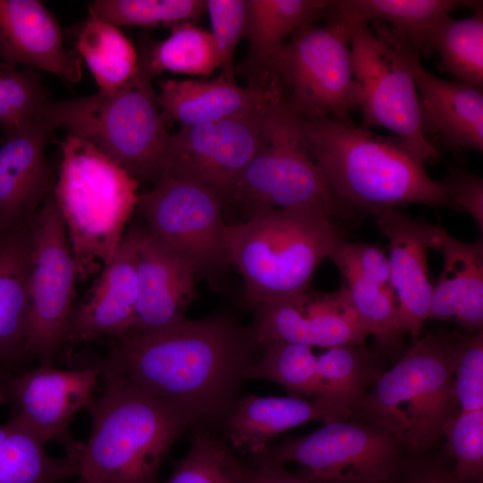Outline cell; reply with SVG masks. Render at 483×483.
<instances>
[{
	"label": "cell",
	"instance_id": "cell-1",
	"mask_svg": "<svg viewBox=\"0 0 483 483\" xmlns=\"http://www.w3.org/2000/svg\"><path fill=\"white\" fill-rule=\"evenodd\" d=\"M261 346L225 314L185 318L164 330L110 341L100 356L74 355L104 381L128 382L188 408L200 421H226Z\"/></svg>",
	"mask_w": 483,
	"mask_h": 483
},
{
	"label": "cell",
	"instance_id": "cell-2",
	"mask_svg": "<svg viewBox=\"0 0 483 483\" xmlns=\"http://www.w3.org/2000/svg\"><path fill=\"white\" fill-rule=\"evenodd\" d=\"M301 118L305 143L340 218L376 215L411 203L450 206L396 138L331 118Z\"/></svg>",
	"mask_w": 483,
	"mask_h": 483
},
{
	"label": "cell",
	"instance_id": "cell-3",
	"mask_svg": "<svg viewBox=\"0 0 483 483\" xmlns=\"http://www.w3.org/2000/svg\"><path fill=\"white\" fill-rule=\"evenodd\" d=\"M87 409L91 429L75 458L81 483H157L174 442L199 423L185 406L121 380L105 381Z\"/></svg>",
	"mask_w": 483,
	"mask_h": 483
},
{
	"label": "cell",
	"instance_id": "cell-4",
	"mask_svg": "<svg viewBox=\"0 0 483 483\" xmlns=\"http://www.w3.org/2000/svg\"><path fill=\"white\" fill-rule=\"evenodd\" d=\"M465 336L438 330L417 338L381 373L351 418L384 429L410 452L438 445L445 426L461 411L453 381Z\"/></svg>",
	"mask_w": 483,
	"mask_h": 483
},
{
	"label": "cell",
	"instance_id": "cell-5",
	"mask_svg": "<svg viewBox=\"0 0 483 483\" xmlns=\"http://www.w3.org/2000/svg\"><path fill=\"white\" fill-rule=\"evenodd\" d=\"M333 218L315 208H262L228 225L231 264L250 309L309 289L318 267L344 240Z\"/></svg>",
	"mask_w": 483,
	"mask_h": 483
},
{
	"label": "cell",
	"instance_id": "cell-6",
	"mask_svg": "<svg viewBox=\"0 0 483 483\" xmlns=\"http://www.w3.org/2000/svg\"><path fill=\"white\" fill-rule=\"evenodd\" d=\"M59 145L52 196L84 281L115 254L136 210L139 182L84 137L69 132Z\"/></svg>",
	"mask_w": 483,
	"mask_h": 483
},
{
	"label": "cell",
	"instance_id": "cell-7",
	"mask_svg": "<svg viewBox=\"0 0 483 483\" xmlns=\"http://www.w3.org/2000/svg\"><path fill=\"white\" fill-rule=\"evenodd\" d=\"M139 67L114 92L50 101L46 114L55 129L89 140L139 183L154 184L167 173L170 133L152 77L140 63Z\"/></svg>",
	"mask_w": 483,
	"mask_h": 483
},
{
	"label": "cell",
	"instance_id": "cell-8",
	"mask_svg": "<svg viewBox=\"0 0 483 483\" xmlns=\"http://www.w3.org/2000/svg\"><path fill=\"white\" fill-rule=\"evenodd\" d=\"M352 30L340 20L325 27L307 25L266 59V80L300 117L353 123L361 90L351 51Z\"/></svg>",
	"mask_w": 483,
	"mask_h": 483
},
{
	"label": "cell",
	"instance_id": "cell-9",
	"mask_svg": "<svg viewBox=\"0 0 483 483\" xmlns=\"http://www.w3.org/2000/svg\"><path fill=\"white\" fill-rule=\"evenodd\" d=\"M232 202L249 214L262 208H315L340 218L308 151L301 118L280 97L266 107L257 151Z\"/></svg>",
	"mask_w": 483,
	"mask_h": 483
},
{
	"label": "cell",
	"instance_id": "cell-10",
	"mask_svg": "<svg viewBox=\"0 0 483 483\" xmlns=\"http://www.w3.org/2000/svg\"><path fill=\"white\" fill-rule=\"evenodd\" d=\"M77 280L65 225L51 193L32 220L25 361L54 366L68 355Z\"/></svg>",
	"mask_w": 483,
	"mask_h": 483
},
{
	"label": "cell",
	"instance_id": "cell-11",
	"mask_svg": "<svg viewBox=\"0 0 483 483\" xmlns=\"http://www.w3.org/2000/svg\"><path fill=\"white\" fill-rule=\"evenodd\" d=\"M141 194L136 211L149 233L199 275L231 264L225 203L204 184L166 174Z\"/></svg>",
	"mask_w": 483,
	"mask_h": 483
},
{
	"label": "cell",
	"instance_id": "cell-12",
	"mask_svg": "<svg viewBox=\"0 0 483 483\" xmlns=\"http://www.w3.org/2000/svg\"><path fill=\"white\" fill-rule=\"evenodd\" d=\"M403 451L384 429L351 418L325 423L260 454L280 464L301 465L297 472L313 483H386Z\"/></svg>",
	"mask_w": 483,
	"mask_h": 483
},
{
	"label": "cell",
	"instance_id": "cell-13",
	"mask_svg": "<svg viewBox=\"0 0 483 483\" xmlns=\"http://www.w3.org/2000/svg\"><path fill=\"white\" fill-rule=\"evenodd\" d=\"M351 51L360 86V127L386 128L419 164L438 160L428 140L413 79L393 50L369 25L352 28Z\"/></svg>",
	"mask_w": 483,
	"mask_h": 483
},
{
	"label": "cell",
	"instance_id": "cell-14",
	"mask_svg": "<svg viewBox=\"0 0 483 483\" xmlns=\"http://www.w3.org/2000/svg\"><path fill=\"white\" fill-rule=\"evenodd\" d=\"M270 102L214 123L181 126L178 131L170 133L166 174L195 180L215 191L225 205L231 203L257 151L265 110Z\"/></svg>",
	"mask_w": 483,
	"mask_h": 483
},
{
	"label": "cell",
	"instance_id": "cell-15",
	"mask_svg": "<svg viewBox=\"0 0 483 483\" xmlns=\"http://www.w3.org/2000/svg\"><path fill=\"white\" fill-rule=\"evenodd\" d=\"M71 363V369L39 365L17 372L0 370V405H11L13 416L45 443L62 445L67 456L75 460L81 442L72 436L69 425L90 402L100 374L92 366Z\"/></svg>",
	"mask_w": 483,
	"mask_h": 483
},
{
	"label": "cell",
	"instance_id": "cell-16",
	"mask_svg": "<svg viewBox=\"0 0 483 483\" xmlns=\"http://www.w3.org/2000/svg\"><path fill=\"white\" fill-rule=\"evenodd\" d=\"M249 326L262 346L275 341L309 347L363 345L369 330L352 310L343 286L333 292H309L257 304Z\"/></svg>",
	"mask_w": 483,
	"mask_h": 483
},
{
	"label": "cell",
	"instance_id": "cell-17",
	"mask_svg": "<svg viewBox=\"0 0 483 483\" xmlns=\"http://www.w3.org/2000/svg\"><path fill=\"white\" fill-rule=\"evenodd\" d=\"M372 28L411 73L425 123H430L447 145L482 151V90L436 77L423 67L419 56L390 26L375 21Z\"/></svg>",
	"mask_w": 483,
	"mask_h": 483
},
{
	"label": "cell",
	"instance_id": "cell-18",
	"mask_svg": "<svg viewBox=\"0 0 483 483\" xmlns=\"http://www.w3.org/2000/svg\"><path fill=\"white\" fill-rule=\"evenodd\" d=\"M138 225L124 232L87 298L72 311L66 344L118 339L131 328L138 300Z\"/></svg>",
	"mask_w": 483,
	"mask_h": 483
},
{
	"label": "cell",
	"instance_id": "cell-19",
	"mask_svg": "<svg viewBox=\"0 0 483 483\" xmlns=\"http://www.w3.org/2000/svg\"><path fill=\"white\" fill-rule=\"evenodd\" d=\"M137 225L138 300L134 323L125 335L156 333L182 321L197 298L198 274L143 224Z\"/></svg>",
	"mask_w": 483,
	"mask_h": 483
},
{
	"label": "cell",
	"instance_id": "cell-20",
	"mask_svg": "<svg viewBox=\"0 0 483 483\" xmlns=\"http://www.w3.org/2000/svg\"><path fill=\"white\" fill-rule=\"evenodd\" d=\"M375 218L388 239L390 286L397 300L401 327L416 340L428 319L431 305L433 285L428 279L427 250L432 225L395 208L383 210Z\"/></svg>",
	"mask_w": 483,
	"mask_h": 483
},
{
	"label": "cell",
	"instance_id": "cell-21",
	"mask_svg": "<svg viewBox=\"0 0 483 483\" xmlns=\"http://www.w3.org/2000/svg\"><path fill=\"white\" fill-rule=\"evenodd\" d=\"M0 58L72 83L82 75L81 58L64 47L56 18L38 0H0Z\"/></svg>",
	"mask_w": 483,
	"mask_h": 483
},
{
	"label": "cell",
	"instance_id": "cell-22",
	"mask_svg": "<svg viewBox=\"0 0 483 483\" xmlns=\"http://www.w3.org/2000/svg\"><path fill=\"white\" fill-rule=\"evenodd\" d=\"M55 130L46 113L0 145V219L12 225L33 218L53 191L45 148Z\"/></svg>",
	"mask_w": 483,
	"mask_h": 483
},
{
	"label": "cell",
	"instance_id": "cell-23",
	"mask_svg": "<svg viewBox=\"0 0 483 483\" xmlns=\"http://www.w3.org/2000/svg\"><path fill=\"white\" fill-rule=\"evenodd\" d=\"M429 248L442 254L444 267L433 286L428 318H453L469 335L482 331V240L464 242L432 225Z\"/></svg>",
	"mask_w": 483,
	"mask_h": 483
},
{
	"label": "cell",
	"instance_id": "cell-24",
	"mask_svg": "<svg viewBox=\"0 0 483 483\" xmlns=\"http://www.w3.org/2000/svg\"><path fill=\"white\" fill-rule=\"evenodd\" d=\"M277 95L267 80L242 87L220 73L211 80H162L157 99L168 128L174 122L182 126L214 123L263 106Z\"/></svg>",
	"mask_w": 483,
	"mask_h": 483
},
{
	"label": "cell",
	"instance_id": "cell-25",
	"mask_svg": "<svg viewBox=\"0 0 483 483\" xmlns=\"http://www.w3.org/2000/svg\"><path fill=\"white\" fill-rule=\"evenodd\" d=\"M351 417L348 409L324 398L246 395L238 400L225 423L232 445L255 456L265 452L279 434L294 427Z\"/></svg>",
	"mask_w": 483,
	"mask_h": 483
},
{
	"label": "cell",
	"instance_id": "cell-26",
	"mask_svg": "<svg viewBox=\"0 0 483 483\" xmlns=\"http://www.w3.org/2000/svg\"><path fill=\"white\" fill-rule=\"evenodd\" d=\"M32 220L0 228V370L3 371L24 369Z\"/></svg>",
	"mask_w": 483,
	"mask_h": 483
},
{
	"label": "cell",
	"instance_id": "cell-27",
	"mask_svg": "<svg viewBox=\"0 0 483 483\" xmlns=\"http://www.w3.org/2000/svg\"><path fill=\"white\" fill-rule=\"evenodd\" d=\"M482 7L471 0H337L331 1L326 15L350 27L379 21L398 32L419 55L428 54L429 36L436 24L457 8Z\"/></svg>",
	"mask_w": 483,
	"mask_h": 483
},
{
	"label": "cell",
	"instance_id": "cell-28",
	"mask_svg": "<svg viewBox=\"0 0 483 483\" xmlns=\"http://www.w3.org/2000/svg\"><path fill=\"white\" fill-rule=\"evenodd\" d=\"M45 443L16 416L0 425V483H64L77 475L75 460L53 458Z\"/></svg>",
	"mask_w": 483,
	"mask_h": 483
},
{
	"label": "cell",
	"instance_id": "cell-29",
	"mask_svg": "<svg viewBox=\"0 0 483 483\" xmlns=\"http://www.w3.org/2000/svg\"><path fill=\"white\" fill-rule=\"evenodd\" d=\"M328 0H246L243 37L250 61L261 67L300 29L326 15Z\"/></svg>",
	"mask_w": 483,
	"mask_h": 483
},
{
	"label": "cell",
	"instance_id": "cell-30",
	"mask_svg": "<svg viewBox=\"0 0 483 483\" xmlns=\"http://www.w3.org/2000/svg\"><path fill=\"white\" fill-rule=\"evenodd\" d=\"M75 38L76 52L86 63L100 92H114L139 72L136 49L115 25L89 13Z\"/></svg>",
	"mask_w": 483,
	"mask_h": 483
},
{
	"label": "cell",
	"instance_id": "cell-31",
	"mask_svg": "<svg viewBox=\"0 0 483 483\" xmlns=\"http://www.w3.org/2000/svg\"><path fill=\"white\" fill-rule=\"evenodd\" d=\"M139 63L152 78L164 72L205 78L220 68L210 31L189 21L173 27L166 38L139 57Z\"/></svg>",
	"mask_w": 483,
	"mask_h": 483
},
{
	"label": "cell",
	"instance_id": "cell-32",
	"mask_svg": "<svg viewBox=\"0 0 483 483\" xmlns=\"http://www.w3.org/2000/svg\"><path fill=\"white\" fill-rule=\"evenodd\" d=\"M379 352L360 346H339L317 356V368L326 388V399L351 413L383 372Z\"/></svg>",
	"mask_w": 483,
	"mask_h": 483
},
{
	"label": "cell",
	"instance_id": "cell-33",
	"mask_svg": "<svg viewBox=\"0 0 483 483\" xmlns=\"http://www.w3.org/2000/svg\"><path fill=\"white\" fill-rule=\"evenodd\" d=\"M429 49L439 53L445 69L462 83L482 90L483 10L463 19L447 15L433 28Z\"/></svg>",
	"mask_w": 483,
	"mask_h": 483
},
{
	"label": "cell",
	"instance_id": "cell-34",
	"mask_svg": "<svg viewBox=\"0 0 483 483\" xmlns=\"http://www.w3.org/2000/svg\"><path fill=\"white\" fill-rule=\"evenodd\" d=\"M349 303L375 338L380 355L396 356L402 348L403 331L398 316L397 300L391 286L382 287L355 272L339 270Z\"/></svg>",
	"mask_w": 483,
	"mask_h": 483
},
{
	"label": "cell",
	"instance_id": "cell-35",
	"mask_svg": "<svg viewBox=\"0 0 483 483\" xmlns=\"http://www.w3.org/2000/svg\"><path fill=\"white\" fill-rule=\"evenodd\" d=\"M267 379L284 386L291 396L326 399V392L311 347L275 341L261 346L257 360L245 373V380Z\"/></svg>",
	"mask_w": 483,
	"mask_h": 483
},
{
	"label": "cell",
	"instance_id": "cell-36",
	"mask_svg": "<svg viewBox=\"0 0 483 483\" xmlns=\"http://www.w3.org/2000/svg\"><path fill=\"white\" fill-rule=\"evenodd\" d=\"M251 467L204 429L193 433L186 455L170 477L157 483H250Z\"/></svg>",
	"mask_w": 483,
	"mask_h": 483
},
{
	"label": "cell",
	"instance_id": "cell-37",
	"mask_svg": "<svg viewBox=\"0 0 483 483\" xmlns=\"http://www.w3.org/2000/svg\"><path fill=\"white\" fill-rule=\"evenodd\" d=\"M205 12L206 0H97L89 7V13L116 27L197 24Z\"/></svg>",
	"mask_w": 483,
	"mask_h": 483
},
{
	"label": "cell",
	"instance_id": "cell-38",
	"mask_svg": "<svg viewBox=\"0 0 483 483\" xmlns=\"http://www.w3.org/2000/svg\"><path fill=\"white\" fill-rule=\"evenodd\" d=\"M45 98L46 89L37 72L0 60V125L4 135L25 127Z\"/></svg>",
	"mask_w": 483,
	"mask_h": 483
},
{
	"label": "cell",
	"instance_id": "cell-39",
	"mask_svg": "<svg viewBox=\"0 0 483 483\" xmlns=\"http://www.w3.org/2000/svg\"><path fill=\"white\" fill-rule=\"evenodd\" d=\"M444 436L455 473L464 480L483 483V410L460 411L445 426Z\"/></svg>",
	"mask_w": 483,
	"mask_h": 483
},
{
	"label": "cell",
	"instance_id": "cell-40",
	"mask_svg": "<svg viewBox=\"0 0 483 483\" xmlns=\"http://www.w3.org/2000/svg\"><path fill=\"white\" fill-rule=\"evenodd\" d=\"M212 34L220 60L221 73L234 80L233 58L244 35L246 0H206Z\"/></svg>",
	"mask_w": 483,
	"mask_h": 483
},
{
	"label": "cell",
	"instance_id": "cell-41",
	"mask_svg": "<svg viewBox=\"0 0 483 483\" xmlns=\"http://www.w3.org/2000/svg\"><path fill=\"white\" fill-rule=\"evenodd\" d=\"M386 483H473L460 478L445 446L419 452L404 449L402 455Z\"/></svg>",
	"mask_w": 483,
	"mask_h": 483
},
{
	"label": "cell",
	"instance_id": "cell-42",
	"mask_svg": "<svg viewBox=\"0 0 483 483\" xmlns=\"http://www.w3.org/2000/svg\"><path fill=\"white\" fill-rule=\"evenodd\" d=\"M462 411L483 410V332L466 335L453 381Z\"/></svg>",
	"mask_w": 483,
	"mask_h": 483
},
{
	"label": "cell",
	"instance_id": "cell-43",
	"mask_svg": "<svg viewBox=\"0 0 483 483\" xmlns=\"http://www.w3.org/2000/svg\"><path fill=\"white\" fill-rule=\"evenodd\" d=\"M329 258L339 270L347 269L377 285L390 286L388 257L373 244L352 243L343 240L335 246Z\"/></svg>",
	"mask_w": 483,
	"mask_h": 483
},
{
	"label": "cell",
	"instance_id": "cell-44",
	"mask_svg": "<svg viewBox=\"0 0 483 483\" xmlns=\"http://www.w3.org/2000/svg\"><path fill=\"white\" fill-rule=\"evenodd\" d=\"M450 207L468 212L483 231V181L465 170H452L442 182Z\"/></svg>",
	"mask_w": 483,
	"mask_h": 483
},
{
	"label": "cell",
	"instance_id": "cell-45",
	"mask_svg": "<svg viewBox=\"0 0 483 483\" xmlns=\"http://www.w3.org/2000/svg\"><path fill=\"white\" fill-rule=\"evenodd\" d=\"M250 483H313L297 471L288 470L284 464L275 462L262 454L255 455Z\"/></svg>",
	"mask_w": 483,
	"mask_h": 483
},
{
	"label": "cell",
	"instance_id": "cell-46",
	"mask_svg": "<svg viewBox=\"0 0 483 483\" xmlns=\"http://www.w3.org/2000/svg\"><path fill=\"white\" fill-rule=\"evenodd\" d=\"M7 226L1 219H0V228Z\"/></svg>",
	"mask_w": 483,
	"mask_h": 483
},
{
	"label": "cell",
	"instance_id": "cell-47",
	"mask_svg": "<svg viewBox=\"0 0 483 483\" xmlns=\"http://www.w3.org/2000/svg\"><path fill=\"white\" fill-rule=\"evenodd\" d=\"M4 140V135L0 136V145L3 143Z\"/></svg>",
	"mask_w": 483,
	"mask_h": 483
},
{
	"label": "cell",
	"instance_id": "cell-48",
	"mask_svg": "<svg viewBox=\"0 0 483 483\" xmlns=\"http://www.w3.org/2000/svg\"><path fill=\"white\" fill-rule=\"evenodd\" d=\"M77 483H81V482H80V481L78 480V482H77Z\"/></svg>",
	"mask_w": 483,
	"mask_h": 483
}]
</instances>
